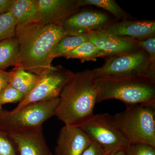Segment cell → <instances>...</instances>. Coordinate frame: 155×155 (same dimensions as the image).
Segmentation results:
<instances>
[{
	"label": "cell",
	"mask_w": 155,
	"mask_h": 155,
	"mask_svg": "<svg viewBox=\"0 0 155 155\" xmlns=\"http://www.w3.org/2000/svg\"><path fill=\"white\" fill-rule=\"evenodd\" d=\"M67 35L61 26L41 23L17 25L15 37L20 48L19 67L38 75L52 67L55 46Z\"/></svg>",
	"instance_id": "6da1fadb"
},
{
	"label": "cell",
	"mask_w": 155,
	"mask_h": 155,
	"mask_svg": "<svg viewBox=\"0 0 155 155\" xmlns=\"http://www.w3.org/2000/svg\"><path fill=\"white\" fill-rule=\"evenodd\" d=\"M97 94L93 70L73 73L61 91L54 116L65 125L80 127L94 115Z\"/></svg>",
	"instance_id": "7a4b0ae2"
},
{
	"label": "cell",
	"mask_w": 155,
	"mask_h": 155,
	"mask_svg": "<svg viewBox=\"0 0 155 155\" xmlns=\"http://www.w3.org/2000/svg\"><path fill=\"white\" fill-rule=\"evenodd\" d=\"M96 78L97 103L110 99L119 100L126 105L155 101V80L147 75Z\"/></svg>",
	"instance_id": "3957f363"
},
{
	"label": "cell",
	"mask_w": 155,
	"mask_h": 155,
	"mask_svg": "<svg viewBox=\"0 0 155 155\" xmlns=\"http://www.w3.org/2000/svg\"><path fill=\"white\" fill-rule=\"evenodd\" d=\"M126 106L125 110L112 116L114 125L129 144L155 147V101Z\"/></svg>",
	"instance_id": "277c9868"
},
{
	"label": "cell",
	"mask_w": 155,
	"mask_h": 155,
	"mask_svg": "<svg viewBox=\"0 0 155 155\" xmlns=\"http://www.w3.org/2000/svg\"><path fill=\"white\" fill-rule=\"evenodd\" d=\"M59 102V98L32 103L12 111L0 107V129L9 132L42 126L54 116Z\"/></svg>",
	"instance_id": "5b68a950"
},
{
	"label": "cell",
	"mask_w": 155,
	"mask_h": 155,
	"mask_svg": "<svg viewBox=\"0 0 155 155\" xmlns=\"http://www.w3.org/2000/svg\"><path fill=\"white\" fill-rule=\"evenodd\" d=\"M93 142L101 149L105 155L124 151L129 143L114 125L109 114L94 115L79 127Z\"/></svg>",
	"instance_id": "8992f818"
},
{
	"label": "cell",
	"mask_w": 155,
	"mask_h": 155,
	"mask_svg": "<svg viewBox=\"0 0 155 155\" xmlns=\"http://www.w3.org/2000/svg\"><path fill=\"white\" fill-rule=\"evenodd\" d=\"M73 73L61 65L52 66L39 76L34 88L14 110H19L32 103L59 98L62 90Z\"/></svg>",
	"instance_id": "52a82bcc"
},
{
	"label": "cell",
	"mask_w": 155,
	"mask_h": 155,
	"mask_svg": "<svg viewBox=\"0 0 155 155\" xmlns=\"http://www.w3.org/2000/svg\"><path fill=\"white\" fill-rule=\"evenodd\" d=\"M105 58L102 66L93 70L96 78L147 75L150 67L148 56L142 49L134 52Z\"/></svg>",
	"instance_id": "ba28073f"
},
{
	"label": "cell",
	"mask_w": 155,
	"mask_h": 155,
	"mask_svg": "<svg viewBox=\"0 0 155 155\" xmlns=\"http://www.w3.org/2000/svg\"><path fill=\"white\" fill-rule=\"evenodd\" d=\"M117 22L112 15L95 9H80L65 20L62 27L68 35H79L106 29Z\"/></svg>",
	"instance_id": "9c48e42d"
},
{
	"label": "cell",
	"mask_w": 155,
	"mask_h": 155,
	"mask_svg": "<svg viewBox=\"0 0 155 155\" xmlns=\"http://www.w3.org/2000/svg\"><path fill=\"white\" fill-rule=\"evenodd\" d=\"M87 41L104 52L107 57L129 54L142 49L139 41L135 39L113 35L103 29L88 33Z\"/></svg>",
	"instance_id": "30bf717a"
},
{
	"label": "cell",
	"mask_w": 155,
	"mask_h": 155,
	"mask_svg": "<svg viewBox=\"0 0 155 155\" xmlns=\"http://www.w3.org/2000/svg\"><path fill=\"white\" fill-rule=\"evenodd\" d=\"M7 133L16 145L19 155H53L42 126Z\"/></svg>",
	"instance_id": "8fae6325"
},
{
	"label": "cell",
	"mask_w": 155,
	"mask_h": 155,
	"mask_svg": "<svg viewBox=\"0 0 155 155\" xmlns=\"http://www.w3.org/2000/svg\"><path fill=\"white\" fill-rule=\"evenodd\" d=\"M40 22L62 27L66 19L79 11L77 0H36Z\"/></svg>",
	"instance_id": "7c38bea8"
},
{
	"label": "cell",
	"mask_w": 155,
	"mask_h": 155,
	"mask_svg": "<svg viewBox=\"0 0 155 155\" xmlns=\"http://www.w3.org/2000/svg\"><path fill=\"white\" fill-rule=\"evenodd\" d=\"M92 142L80 127L65 125L59 132L54 155H81Z\"/></svg>",
	"instance_id": "4fadbf2b"
},
{
	"label": "cell",
	"mask_w": 155,
	"mask_h": 155,
	"mask_svg": "<svg viewBox=\"0 0 155 155\" xmlns=\"http://www.w3.org/2000/svg\"><path fill=\"white\" fill-rule=\"evenodd\" d=\"M103 30L110 34L130 37L140 41L155 36V21L129 19L115 22Z\"/></svg>",
	"instance_id": "5bb4252c"
},
{
	"label": "cell",
	"mask_w": 155,
	"mask_h": 155,
	"mask_svg": "<svg viewBox=\"0 0 155 155\" xmlns=\"http://www.w3.org/2000/svg\"><path fill=\"white\" fill-rule=\"evenodd\" d=\"M9 13L14 17L17 25L40 22L36 0H14Z\"/></svg>",
	"instance_id": "9a60e30c"
},
{
	"label": "cell",
	"mask_w": 155,
	"mask_h": 155,
	"mask_svg": "<svg viewBox=\"0 0 155 155\" xmlns=\"http://www.w3.org/2000/svg\"><path fill=\"white\" fill-rule=\"evenodd\" d=\"M39 78L38 75L27 72L22 68L14 67L10 71L9 84L25 97L34 88Z\"/></svg>",
	"instance_id": "2e32d148"
},
{
	"label": "cell",
	"mask_w": 155,
	"mask_h": 155,
	"mask_svg": "<svg viewBox=\"0 0 155 155\" xmlns=\"http://www.w3.org/2000/svg\"><path fill=\"white\" fill-rule=\"evenodd\" d=\"M20 48L14 36L0 42V69L5 71L11 66L19 67Z\"/></svg>",
	"instance_id": "e0dca14e"
},
{
	"label": "cell",
	"mask_w": 155,
	"mask_h": 155,
	"mask_svg": "<svg viewBox=\"0 0 155 155\" xmlns=\"http://www.w3.org/2000/svg\"><path fill=\"white\" fill-rule=\"evenodd\" d=\"M107 54L91 42L87 41L64 56L67 59H77L81 63L85 61H96L98 58H105Z\"/></svg>",
	"instance_id": "ac0fdd59"
},
{
	"label": "cell",
	"mask_w": 155,
	"mask_h": 155,
	"mask_svg": "<svg viewBox=\"0 0 155 155\" xmlns=\"http://www.w3.org/2000/svg\"><path fill=\"white\" fill-rule=\"evenodd\" d=\"M78 6H94L105 10L112 15L117 22L129 20L130 16L114 0H77Z\"/></svg>",
	"instance_id": "d6986e66"
},
{
	"label": "cell",
	"mask_w": 155,
	"mask_h": 155,
	"mask_svg": "<svg viewBox=\"0 0 155 155\" xmlns=\"http://www.w3.org/2000/svg\"><path fill=\"white\" fill-rule=\"evenodd\" d=\"M87 34L79 35H66L63 37L55 46L51 57L54 60L59 57H64L69 52L87 41Z\"/></svg>",
	"instance_id": "ffe728a7"
},
{
	"label": "cell",
	"mask_w": 155,
	"mask_h": 155,
	"mask_svg": "<svg viewBox=\"0 0 155 155\" xmlns=\"http://www.w3.org/2000/svg\"><path fill=\"white\" fill-rule=\"evenodd\" d=\"M16 22L10 13L0 15V42L15 36Z\"/></svg>",
	"instance_id": "44dd1931"
},
{
	"label": "cell",
	"mask_w": 155,
	"mask_h": 155,
	"mask_svg": "<svg viewBox=\"0 0 155 155\" xmlns=\"http://www.w3.org/2000/svg\"><path fill=\"white\" fill-rule=\"evenodd\" d=\"M142 49L147 54L149 60L150 67L147 75L155 80V36L139 41Z\"/></svg>",
	"instance_id": "7402d4cb"
},
{
	"label": "cell",
	"mask_w": 155,
	"mask_h": 155,
	"mask_svg": "<svg viewBox=\"0 0 155 155\" xmlns=\"http://www.w3.org/2000/svg\"><path fill=\"white\" fill-rule=\"evenodd\" d=\"M24 96L8 84L0 91V107L5 104L21 101Z\"/></svg>",
	"instance_id": "603a6c76"
},
{
	"label": "cell",
	"mask_w": 155,
	"mask_h": 155,
	"mask_svg": "<svg viewBox=\"0 0 155 155\" xmlns=\"http://www.w3.org/2000/svg\"><path fill=\"white\" fill-rule=\"evenodd\" d=\"M0 155H19L17 147L10 136L1 129Z\"/></svg>",
	"instance_id": "cb8c5ba5"
},
{
	"label": "cell",
	"mask_w": 155,
	"mask_h": 155,
	"mask_svg": "<svg viewBox=\"0 0 155 155\" xmlns=\"http://www.w3.org/2000/svg\"><path fill=\"white\" fill-rule=\"evenodd\" d=\"M125 155H155V147L143 143L129 144Z\"/></svg>",
	"instance_id": "d4e9b609"
},
{
	"label": "cell",
	"mask_w": 155,
	"mask_h": 155,
	"mask_svg": "<svg viewBox=\"0 0 155 155\" xmlns=\"http://www.w3.org/2000/svg\"><path fill=\"white\" fill-rule=\"evenodd\" d=\"M81 155H105L101 149L94 142H92Z\"/></svg>",
	"instance_id": "484cf974"
},
{
	"label": "cell",
	"mask_w": 155,
	"mask_h": 155,
	"mask_svg": "<svg viewBox=\"0 0 155 155\" xmlns=\"http://www.w3.org/2000/svg\"><path fill=\"white\" fill-rule=\"evenodd\" d=\"M10 72H7L0 69V91L9 84Z\"/></svg>",
	"instance_id": "4316f807"
},
{
	"label": "cell",
	"mask_w": 155,
	"mask_h": 155,
	"mask_svg": "<svg viewBox=\"0 0 155 155\" xmlns=\"http://www.w3.org/2000/svg\"><path fill=\"white\" fill-rule=\"evenodd\" d=\"M14 0H0V15L9 13Z\"/></svg>",
	"instance_id": "83f0119b"
},
{
	"label": "cell",
	"mask_w": 155,
	"mask_h": 155,
	"mask_svg": "<svg viewBox=\"0 0 155 155\" xmlns=\"http://www.w3.org/2000/svg\"><path fill=\"white\" fill-rule=\"evenodd\" d=\"M110 155H125V154L124 151H120Z\"/></svg>",
	"instance_id": "f1b7e54d"
}]
</instances>
